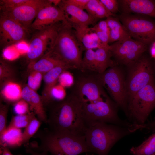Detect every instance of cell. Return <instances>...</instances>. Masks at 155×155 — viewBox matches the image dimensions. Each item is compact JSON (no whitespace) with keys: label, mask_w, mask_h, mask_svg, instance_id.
I'll return each mask as SVG.
<instances>
[{"label":"cell","mask_w":155,"mask_h":155,"mask_svg":"<svg viewBox=\"0 0 155 155\" xmlns=\"http://www.w3.org/2000/svg\"><path fill=\"white\" fill-rule=\"evenodd\" d=\"M154 71L155 72V62L154 65Z\"/></svg>","instance_id":"bcb514c9"},{"label":"cell","mask_w":155,"mask_h":155,"mask_svg":"<svg viewBox=\"0 0 155 155\" xmlns=\"http://www.w3.org/2000/svg\"><path fill=\"white\" fill-rule=\"evenodd\" d=\"M150 53L151 57L155 59V40L151 44L150 48Z\"/></svg>","instance_id":"f6af8a7d"},{"label":"cell","mask_w":155,"mask_h":155,"mask_svg":"<svg viewBox=\"0 0 155 155\" xmlns=\"http://www.w3.org/2000/svg\"><path fill=\"white\" fill-rule=\"evenodd\" d=\"M67 3L82 10H85L89 0H64Z\"/></svg>","instance_id":"ab89813d"},{"label":"cell","mask_w":155,"mask_h":155,"mask_svg":"<svg viewBox=\"0 0 155 155\" xmlns=\"http://www.w3.org/2000/svg\"><path fill=\"white\" fill-rule=\"evenodd\" d=\"M14 75V72L10 66L2 60L0 61V79L1 81L10 78Z\"/></svg>","instance_id":"d6a6232c"},{"label":"cell","mask_w":155,"mask_h":155,"mask_svg":"<svg viewBox=\"0 0 155 155\" xmlns=\"http://www.w3.org/2000/svg\"><path fill=\"white\" fill-rule=\"evenodd\" d=\"M34 137L40 140V144L33 142L28 145L38 152H46L51 155H78L91 152L84 135L47 128L38 130Z\"/></svg>","instance_id":"7a4b0ae2"},{"label":"cell","mask_w":155,"mask_h":155,"mask_svg":"<svg viewBox=\"0 0 155 155\" xmlns=\"http://www.w3.org/2000/svg\"><path fill=\"white\" fill-rule=\"evenodd\" d=\"M91 28L93 30H98L108 33L109 32V28L106 20L100 21Z\"/></svg>","instance_id":"60d3db41"},{"label":"cell","mask_w":155,"mask_h":155,"mask_svg":"<svg viewBox=\"0 0 155 155\" xmlns=\"http://www.w3.org/2000/svg\"><path fill=\"white\" fill-rule=\"evenodd\" d=\"M86 70L96 72L95 53L93 49L85 50L82 57L81 71Z\"/></svg>","instance_id":"f1b7e54d"},{"label":"cell","mask_w":155,"mask_h":155,"mask_svg":"<svg viewBox=\"0 0 155 155\" xmlns=\"http://www.w3.org/2000/svg\"><path fill=\"white\" fill-rule=\"evenodd\" d=\"M106 20L109 29V43H113L131 37L118 19L110 16Z\"/></svg>","instance_id":"603a6c76"},{"label":"cell","mask_w":155,"mask_h":155,"mask_svg":"<svg viewBox=\"0 0 155 155\" xmlns=\"http://www.w3.org/2000/svg\"><path fill=\"white\" fill-rule=\"evenodd\" d=\"M63 65L69 66L47 53L38 61L30 62L29 64L28 68L32 71L46 73L56 67Z\"/></svg>","instance_id":"7402d4cb"},{"label":"cell","mask_w":155,"mask_h":155,"mask_svg":"<svg viewBox=\"0 0 155 155\" xmlns=\"http://www.w3.org/2000/svg\"><path fill=\"white\" fill-rule=\"evenodd\" d=\"M155 108L154 80L138 90L128 100L126 116L132 123L142 125Z\"/></svg>","instance_id":"8992f818"},{"label":"cell","mask_w":155,"mask_h":155,"mask_svg":"<svg viewBox=\"0 0 155 155\" xmlns=\"http://www.w3.org/2000/svg\"><path fill=\"white\" fill-rule=\"evenodd\" d=\"M29 0H0V9L1 11L11 9L24 4Z\"/></svg>","instance_id":"836d02e7"},{"label":"cell","mask_w":155,"mask_h":155,"mask_svg":"<svg viewBox=\"0 0 155 155\" xmlns=\"http://www.w3.org/2000/svg\"><path fill=\"white\" fill-rule=\"evenodd\" d=\"M58 81L59 84L65 87H68L72 86L74 83V78L69 72L65 71L60 75Z\"/></svg>","instance_id":"d590c367"},{"label":"cell","mask_w":155,"mask_h":155,"mask_svg":"<svg viewBox=\"0 0 155 155\" xmlns=\"http://www.w3.org/2000/svg\"><path fill=\"white\" fill-rule=\"evenodd\" d=\"M22 99L29 104L30 109L41 122L46 123L47 115L42 98L35 90L28 86L22 89Z\"/></svg>","instance_id":"ac0fdd59"},{"label":"cell","mask_w":155,"mask_h":155,"mask_svg":"<svg viewBox=\"0 0 155 155\" xmlns=\"http://www.w3.org/2000/svg\"><path fill=\"white\" fill-rule=\"evenodd\" d=\"M96 33L101 42L104 46L107 47L109 46L108 33L98 30H93Z\"/></svg>","instance_id":"f35d334b"},{"label":"cell","mask_w":155,"mask_h":155,"mask_svg":"<svg viewBox=\"0 0 155 155\" xmlns=\"http://www.w3.org/2000/svg\"></svg>","instance_id":"7dc6e473"},{"label":"cell","mask_w":155,"mask_h":155,"mask_svg":"<svg viewBox=\"0 0 155 155\" xmlns=\"http://www.w3.org/2000/svg\"><path fill=\"white\" fill-rule=\"evenodd\" d=\"M22 89L18 84L9 82L4 86L1 91L2 95L7 101L16 102L22 98Z\"/></svg>","instance_id":"484cf974"},{"label":"cell","mask_w":155,"mask_h":155,"mask_svg":"<svg viewBox=\"0 0 155 155\" xmlns=\"http://www.w3.org/2000/svg\"><path fill=\"white\" fill-rule=\"evenodd\" d=\"M46 29L38 31L32 38L27 52L30 62L48 53L51 49L55 41L59 23Z\"/></svg>","instance_id":"7c38bea8"},{"label":"cell","mask_w":155,"mask_h":155,"mask_svg":"<svg viewBox=\"0 0 155 155\" xmlns=\"http://www.w3.org/2000/svg\"><path fill=\"white\" fill-rule=\"evenodd\" d=\"M85 50L107 47L101 42L96 33L89 27L74 28Z\"/></svg>","instance_id":"ffe728a7"},{"label":"cell","mask_w":155,"mask_h":155,"mask_svg":"<svg viewBox=\"0 0 155 155\" xmlns=\"http://www.w3.org/2000/svg\"><path fill=\"white\" fill-rule=\"evenodd\" d=\"M109 49L118 63L128 67L142 56L147 45L130 37L109 45Z\"/></svg>","instance_id":"30bf717a"},{"label":"cell","mask_w":155,"mask_h":155,"mask_svg":"<svg viewBox=\"0 0 155 155\" xmlns=\"http://www.w3.org/2000/svg\"><path fill=\"white\" fill-rule=\"evenodd\" d=\"M53 5L49 0H29L27 3L1 12V15L10 18L21 24L28 32L39 11L44 7Z\"/></svg>","instance_id":"8fae6325"},{"label":"cell","mask_w":155,"mask_h":155,"mask_svg":"<svg viewBox=\"0 0 155 155\" xmlns=\"http://www.w3.org/2000/svg\"><path fill=\"white\" fill-rule=\"evenodd\" d=\"M13 109L15 113L17 115H25L30 112L29 104L22 99L16 103Z\"/></svg>","instance_id":"8d00e7d4"},{"label":"cell","mask_w":155,"mask_h":155,"mask_svg":"<svg viewBox=\"0 0 155 155\" xmlns=\"http://www.w3.org/2000/svg\"><path fill=\"white\" fill-rule=\"evenodd\" d=\"M143 129H146L155 132V120L144 124L142 125Z\"/></svg>","instance_id":"7bdbcfd3"},{"label":"cell","mask_w":155,"mask_h":155,"mask_svg":"<svg viewBox=\"0 0 155 155\" xmlns=\"http://www.w3.org/2000/svg\"><path fill=\"white\" fill-rule=\"evenodd\" d=\"M42 122L36 116L32 119L25 128L23 133V145L29 143L30 139L34 137L39 130Z\"/></svg>","instance_id":"83f0119b"},{"label":"cell","mask_w":155,"mask_h":155,"mask_svg":"<svg viewBox=\"0 0 155 155\" xmlns=\"http://www.w3.org/2000/svg\"><path fill=\"white\" fill-rule=\"evenodd\" d=\"M122 13H134L155 18V1L152 0L118 1Z\"/></svg>","instance_id":"e0dca14e"},{"label":"cell","mask_w":155,"mask_h":155,"mask_svg":"<svg viewBox=\"0 0 155 155\" xmlns=\"http://www.w3.org/2000/svg\"><path fill=\"white\" fill-rule=\"evenodd\" d=\"M119 20L131 38L146 45L155 40V23L131 14L122 13Z\"/></svg>","instance_id":"9c48e42d"},{"label":"cell","mask_w":155,"mask_h":155,"mask_svg":"<svg viewBox=\"0 0 155 155\" xmlns=\"http://www.w3.org/2000/svg\"><path fill=\"white\" fill-rule=\"evenodd\" d=\"M118 107L108 97L102 100L82 101V113L87 128L97 123H104L133 128V124L119 118Z\"/></svg>","instance_id":"5b68a950"},{"label":"cell","mask_w":155,"mask_h":155,"mask_svg":"<svg viewBox=\"0 0 155 155\" xmlns=\"http://www.w3.org/2000/svg\"><path fill=\"white\" fill-rule=\"evenodd\" d=\"M72 69L68 65L61 66L56 67L45 73L43 78L45 87L41 98L44 106L48 105L51 102V92L56 85L60 74L69 69Z\"/></svg>","instance_id":"d6986e66"},{"label":"cell","mask_w":155,"mask_h":155,"mask_svg":"<svg viewBox=\"0 0 155 155\" xmlns=\"http://www.w3.org/2000/svg\"><path fill=\"white\" fill-rule=\"evenodd\" d=\"M51 102L50 104L62 101L66 97L64 88L59 84L56 85L53 87L51 91Z\"/></svg>","instance_id":"1f68e13d"},{"label":"cell","mask_w":155,"mask_h":155,"mask_svg":"<svg viewBox=\"0 0 155 155\" xmlns=\"http://www.w3.org/2000/svg\"><path fill=\"white\" fill-rule=\"evenodd\" d=\"M43 78L42 73L36 71H32L28 79V86L36 90L39 87Z\"/></svg>","instance_id":"4dcf8cb0"},{"label":"cell","mask_w":155,"mask_h":155,"mask_svg":"<svg viewBox=\"0 0 155 155\" xmlns=\"http://www.w3.org/2000/svg\"><path fill=\"white\" fill-rule=\"evenodd\" d=\"M97 75L103 87L108 90L113 101L127 113V95L126 79L121 69L116 64Z\"/></svg>","instance_id":"52a82bcc"},{"label":"cell","mask_w":155,"mask_h":155,"mask_svg":"<svg viewBox=\"0 0 155 155\" xmlns=\"http://www.w3.org/2000/svg\"><path fill=\"white\" fill-rule=\"evenodd\" d=\"M26 152L31 155H49L48 152L45 151L38 152L30 147L28 144L24 145Z\"/></svg>","instance_id":"b9f144b4"},{"label":"cell","mask_w":155,"mask_h":155,"mask_svg":"<svg viewBox=\"0 0 155 155\" xmlns=\"http://www.w3.org/2000/svg\"><path fill=\"white\" fill-rule=\"evenodd\" d=\"M0 155H13L8 148L0 146Z\"/></svg>","instance_id":"ee69618b"},{"label":"cell","mask_w":155,"mask_h":155,"mask_svg":"<svg viewBox=\"0 0 155 155\" xmlns=\"http://www.w3.org/2000/svg\"><path fill=\"white\" fill-rule=\"evenodd\" d=\"M85 10L91 16L98 20L115 16L107 9L100 0H89Z\"/></svg>","instance_id":"d4e9b609"},{"label":"cell","mask_w":155,"mask_h":155,"mask_svg":"<svg viewBox=\"0 0 155 155\" xmlns=\"http://www.w3.org/2000/svg\"><path fill=\"white\" fill-rule=\"evenodd\" d=\"M36 115L33 112L23 115H17L13 116L9 126L20 129L25 128Z\"/></svg>","instance_id":"f546056e"},{"label":"cell","mask_w":155,"mask_h":155,"mask_svg":"<svg viewBox=\"0 0 155 155\" xmlns=\"http://www.w3.org/2000/svg\"><path fill=\"white\" fill-rule=\"evenodd\" d=\"M127 67L126 82L128 101L138 90L155 80V72L151 61L144 57Z\"/></svg>","instance_id":"ba28073f"},{"label":"cell","mask_w":155,"mask_h":155,"mask_svg":"<svg viewBox=\"0 0 155 155\" xmlns=\"http://www.w3.org/2000/svg\"><path fill=\"white\" fill-rule=\"evenodd\" d=\"M135 131L133 128L98 123L88 127L84 136L91 152L98 155H108L119 140Z\"/></svg>","instance_id":"277c9868"},{"label":"cell","mask_w":155,"mask_h":155,"mask_svg":"<svg viewBox=\"0 0 155 155\" xmlns=\"http://www.w3.org/2000/svg\"><path fill=\"white\" fill-rule=\"evenodd\" d=\"M64 12L67 21L73 28L89 27L95 24L98 19L90 15L84 10L61 0L58 5Z\"/></svg>","instance_id":"2e32d148"},{"label":"cell","mask_w":155,"mask_h":155,"mask_svg":"<svg viewBox=\"0 0 155 155\" xmlns=\"http://www.w3.org/2000/svg\"><path fill=\"white\" fill-rule=\"evenodd\" d=\"M74 92L84 102H93L104 100L108 97L97 75L82 76L77 81Z\"/></svg>","instance_id":"4fadbf2b"},{"label":"cell","mask_w":155,"mask_h":155,"mask_svg":"<svg viewBox=\"0 0 155 155\" xmlns=\"http://www.w3.org/2000/svg\"><path fill=\"white\" fill-rule=\"evenodd\" d=\"M82 101L74 92L49 105L46 123L49 129L84 135L87 129L82 113Z\"/></svg>","instance_id":"6da1fadb"},{"label":"cell","mask_w":155,"mask_h":155,"mask_svg":"<svg viewBox=\"0 0 155 155\" xmlns=\"http://www.w3.org/2000/svg\"><path fill=\"white\" fill-rule=\"evenodd\" d=\"M27 31L19 23L0 15V43L2 47L15 44L24 40Z\"/></svg>","instance_id":"5bb4252c"},{"label":"cell","mask_w":155,"mask_h":155,"mask_svg":"<svg viewBox=\"0 0 155 155\" xmlns=\"http://www.w3.org/2000/svg\"><path fill=\"white\" fill-rule=\"evenodd\" d=\"M66 20L64 12L59 7L47 5L39 11L32 24L31 29L38 31L43 30Z\"/></svg>","instance_id":"9a60e30c"},{"label":"cell","mask_w":155,"mask_h":155,"mask_svg":"<svg viewBox=\"0 0 155 155\" xmlns=\"http://www.w3.org/2000/svg\"><path fill=\"white\" fill-rule=\"evenodd\" d=\"M130 151L133 155H155V133L140 145L132 147Z\"/></svg>","instance_id":"4316f807"},{"label":"cell","mask_w":155,"mask_h":155,"mask_svg":"<svg viewBox=\"0 0 155 155\" xmlns=\"http://www.w3.org/2000/svg\"><path fill=\"white\" fill-rule=\"evenodd\" d=\"M8 104L0 103V135L6 129L7 117L8 110Z\"/></svg>","instance_id":"e575fe53"},{"label":"cell","mask_w":155,"mask_h":155,"mask_svg":"<svg viewBox=\"0 0 155 155\" xmlns=\"http://www.w3.org/2000/svg\"><path fill=\"white\" fill-rule=\"evenodd\" d=\"M95 53L96 73H102L110 67L116 64L112 60V56L109 46L96 49Z\"/></svg>","instance_id":"cb8c5ba5"},{"label":"cell","mask_w":155,"mask_h":155,"mask_svg":"<svg viewBox=\"0 0 155 155\" xmlns=\"http://www.w3.org/2000/svg\"><path fill=\"white\" fill-rule=\"evenodd\" d=\"M107 9L114 14L119 11L118 1L116 0H100Z\"/></svg>","instance_id":"74e56055"},{"label":"cell","mask_w":155,"mask_h":155,"mask_svg":"<svg viewBox=\"0 0 155 155\" xmlns=\"http://www.w3.org/2000/svg\"><path fill=\"white\" fill-rule=\"evenodd\" d=\"M23 133L21 129L8 126L0 135V146L15 148L23 145Z\"/></svg>","instance_id":"44dd1931"},{"label":"cell","mask_w":155,"mask_h":155,"mask_svg":"<svg viewBox=\"0 0 155 155\" xmlns=\"http://www.w3.org/2000/svg\"><path fill=\"white\" fill-rule=\"evenodd\" d=\"M84 50L72 25L67 20L60 22L53 44L48 53L72 69L81 70L82 53Z\"/></svg>","instance_id":"3957f363"}]
</instances>
